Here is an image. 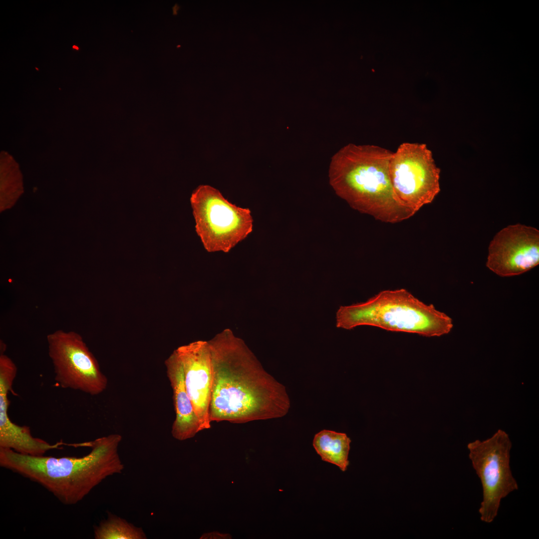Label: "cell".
Segmentation results:
<instances>
[{"label":"cell","instance_id":"obj_1","mask_svg":"<svg viewBox=\"0 0 539 539\" xmlns=\"http://www.w3.org/2000/svg\"><path fill=\"white\" fill-rule=\"evenodd\" d=\"M208 342L211 422L241 424L287 413L290 400L285 387L264 369L244 340L227 328Z\"/></svg>","mask_w":539,"mask_h":539},{"label":"cell","instance_id":"obj_2","mask_svg":"<svg viewBox=\"0 0 539 539\" xmlns=\"http://www.w3.org/2000/svg\"><path fill=\"white\" fill-rule=\"evenodd\" d=\"M121 439L114 434L89 442L91 451L80 457L31 456L0 448V466L41 485L64 505H73L105 478L122 472Z\"/></svg>","mask_w":539,"mask_h":539},{"label":"cell","instance_id":"obj_3","mask_svg":"<svg viewBox=\"0 0 539 539\" xmlns=\"http://www.w3.org/2000/svg\"><path fill=\"white\" fill-rule=\"evenodd\" d=\"M393 153L376 145L348 144L332 157L329 178L336 194L352 208L382 222L396 223L415 213L394 194L389 174Z\"/></svg>","mask_w":539,"mask_h":539},{"label":"cell","instance_id":"obj_4","mask_svg":"<svg viewBox=\"0 0 539 539\" xmlns=\"http://www.w3.org/2000/svg\"><path fill=\"white\" fill-rule=\"evenodd\" d=\"M361 325L426 337L447 334L453 327L449 316L404 288L384 290L365 302L339 308L337 327L349 330Z\"/></svg>","mask_w":539,"mask_h":539},{"label":"cell","instance_id":"obj_5","mask_svg":"<svg viewBox=\"0 0 539 539\" xmlns=\"http://www.w3.org/2000/svg\"><path fill=\"white\" fill-rule=\"evenodd\" d=\"M190 201L196 231L208 252L227 253L253 231L250 210L233 204L213 187L199 186Z\"/></svg>","mask_w":539,"mask_h":539},{"label":"cell","instance_id":"obj_6","mask_svg":"<svg viewBox=\"0 0 539 539\" xmlns=\"http://www.w3.org/2000/svg\"><path fill=\"white\" fill-rule=\"evenodd\" d=\"M512 442L509 435L499 429L485 440H476L467 445L472 466L479 478L483 500L479 512L482 521L493 522L501 502L519 489L510 467Z\"/></svg>","mask_w":539,"mask_h":539},{"label":"cell","instance_id":"obj_7","mask_svg":"<svg viewBox=\"0 0 539 539\" xmlns=\"http://www.w3.org/2000/svg\"><path fill=\"white\" fill-rule=\"evenodd\" d=\"M440 173L432 152L423 143H402L390 162L394 194L402 205L415 213L439 193Z\"/></svg>","mask_w":539,"mask_h":539},{"label":"cell","instance_id":"obj_8","mask_svg":"<svg viewBox=\"0 0 539 539\" xmlns=\"http://www.w3.org/2000/svg\"><path fill=\"white\" fill-rule=\"evenodd\" d=\"M46 338L55 380L60 387L91 395L107 388L106 376L79 333L57 330Z\"/></svg>","mask_w":539,"mask_h":539},{"label":"cell","instance_id":"obj_9","mask_svg":"<svg viewBox=\"0 0 539 539\" xmlns=\"http://www.w3.org/2000/svg\"><path fill=\"white\" fill-rule=\"evenodd\" d=\"M539 231L521 224L498 232L490 243L486 266L497 275L522 274L539 265Z\"/></svg>","mask_w":539,"mask_h":539},{"label":"cell","instance_id":"obj_10","mask_svg":"<svg viewBox=\"0 0 539 539\" xmlns=\"http://www.w3.org/2000/svg\"><path fill=\"white\" fill-rule=\"evenodd\" d=\"M175 350L182 365L187 392L201 430L209 429L212 370L208 342L194 341Z\"/></svg>","mask_w":539,"mask_h":539},{"label":"cell","instance_id":"obj_11","mask_svg":"<svg viewBox=\"0 0 539 539\" xmlns=\"http://www.w3.org/2000/svg\"><path fill=\"white\" fill-rule=\"evenodd\" d=\"M165 364L173 390L176 413L172 435L177 440H185L201 431L200 423L187 392L182 365L175 350L165 360Z\"/></svg>","mask_w":539,"mask_h":539},{"label":"cell","instance_id":"obj_12","mask_svg":"<svg viewBox=\"0 0 539 539\" xmlns=\"http://www.w3.org/2000/svg\"><path fill=\"white\" fill-rule=\"evenodd\" d=\"M11 389L7 384L0 385V448L31 456H44L50 450L60 448L64 444L62 442L51 444L34 437L28 427L18 425L10 420L8 415V394Z\"/></svg>","mask_w":539,"mask_h":539},{"label":"cell","instance_id":"obj_13","mask_svg":"<svg viewBox=\"0 0 539 539\" xmlns=\"http://www.w3.org/2000/svg\"><path fill=\"white\" fill-rule=\"evenodd\" d=\"M350 443L345 433L323 430L315 435L313 446L322 461L335 465L344 472L349 463Z\"/></svg>","mask_w":539,"mask_h":539},{"label":"cell","instance_id":"obj_14","mask_svg":"<svg viewBox=\"0 0 539 539\" xmlns=\"http://www.w3.org/2000/svg\"><path fill=\"white\" fill-rule=\"evenodd\" d=\"M96 539H145L146 536L141 528H138L126 520L108 514L107 518L94 527Z\"/></svg>","mask_w":539,"mask_h":539},{"label":"cell","instance_id":"obj_15","mask_svg":"<svg viewBox=\"0 0 539 539\" xmlns=\"http://www.w3.org/2000/svg\"><path fill=\"white\" fill-rule=\"evenodd\" d=\"M1 197L14 198L22 192V176L19 166L7 152L0 155Z\"/></svg>","mask_w":539,"mask_h":539},{"label":"cell","instance_id":"obj_16","mask_svg":"<svg viewBox=\"0 0 539 539\" xmlns=\"http://www.w3.org/2000/svg\"><path fill=\"white\" fill-rule=\"evenodd\" d=\"M232 536L229 534L221 533L218 532H212L204 534L200 539H231Z\"/></svg>","mask_w":539,"mask_h":539},{"label":"cell","instance_id":"obj_17","mask_svg":"<svg viewBox=\"0 0 539 539\" xmlns=\"http://www.w3.org/2000/svg\"><path fill=\"white\" fill-rule=\"evenodd\" d=\"M179 6L176 4L173 7V14H177V10L179 9Z\"/></svg>","mask_w":539,"mask_h":539},{"label":"cell","instance_id":"obj_18","mask_svg":"<svg viewBox=\"0 0 539 539\" xmlns=\"http://www.w3.org/2000/svg\"><path fill=\"white\" fill-rule=\"evenodd\" d=\"M72 47H73V48L75 49L76 50L79 49V47L76 45H73Z\"/></svg>","mask_w":539,"mask_h":539},{"label":"cell","instance_id":"obj_19","mask_svg":"<svg viewBox=\"0 0 539 539\" xmlns=\"http://www.w3.org/2000/svg\"><path fill=\"white\" fill-rule=\"evenodd\" d=\"M35 68L36 69V70H38V68Z\"/></svg>","mask_w":539,"mask_h":539}]
</instances>
